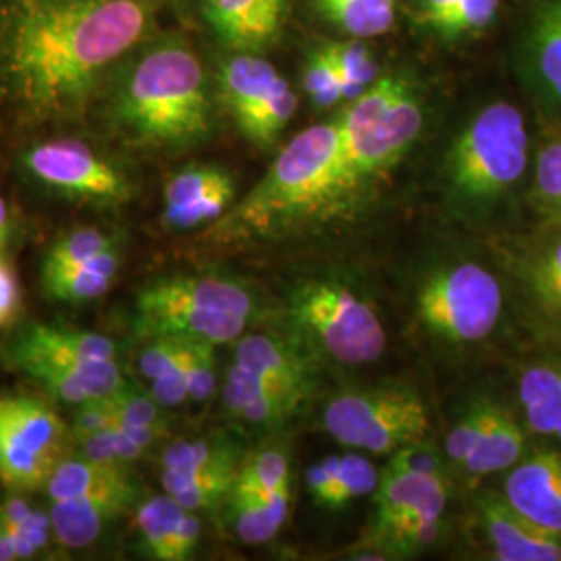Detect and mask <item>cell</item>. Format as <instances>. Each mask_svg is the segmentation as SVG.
<instances>
[{
    "instance_id": "obj_1",
    "label": "cell",
    "mask_w": 561,
    "mask_h": 561,
    "mask_svg": "<svg viewBox=\"0 0 561 561\" xmlns=\"http://www.w3.org/2000/svg\"><path fill=\"white\" fill-rule=\"evenodd\" d=\"M171 0H0V125L85 123L104 85L164 27Z\"/></svg>"
},
{
    "instance_id": "obj_2",
    "label": "cell",
    "mask_w": 561,
    "mask_h": 561,
    "mask_svg": "<svg viewBox=\"0 0 561 561\" xmlns=\"http://www.w3.org/2000/svg\"><path fill=\"white\" fill-rule=\"evenodd\" d=\"M215 76L183 32L161 27L123 60L85 123L125 150L180 154L215 131Z\"/></svg>"
},
{
    "instance_id": "obj_3",
    "label": "cell",
    "mask_w": 561,
    "mask_h": 561,
    "mask_svg": "<svg viewBox=\"0 0 561 561\" xmlns=\"http://www.w3.org/2000/svg\"><path fill=\"white\" fill-rule=\"evenodd\" d=\"M343 148L340 117L304 129L275 157L264 178L208 227L206 236L225 243L271 238L294 222L322 215Z\"/></svg>"
},
{
    "instance_id": "obj_4",
    "label": "cell",
    "mask_w": 561,
    "mask_h": 561,
    "mask_svg": "<svg viewBox=\"0 0 561 561\" xmlns=\"http://www.w3.org/2000/svg\"><path fill=\"white\" fill-rule=\"evenodd\" d=\"M530 138L520 108L497 101L479 108L451 141L443 192L451 215L481 221L518 187L528 169Z\"/></svg>"
},
{
    "instance_id": "obj_5",
    "label": "cell",
    "mask_w": 561,
    "mask_h": 561,
    "mask_svg": "<svg viewBox=\"0 0 561 561\" xmlns=\"http://www.w3.org/2000/svg\"><path fill=\"white\" fill-rule=\"evenodd\" d=\"M256 314V298L241 280L221 275H175L154 280L138 298V331L222 345L240 340Z\"/></svg>"
},
{
    "instance_id": "obj_6",
    "label": "cell",
    "mask_w": 561,
    "mask_h": 561,
    "mask_svg": "<svg viewBox=\"0 0 561 561\" xmlns=\"http://www.w3.org/2000/svg\"><path fill=\"white\" fill-rule=\"evenodd\" d=\"M83 125L42 129L48 136L30 140L18 152L23 178L62 201L119 208L136 198L138 185L119 154L90 140Z\"/></svg>"
},
{
    "instance_id": "obj_7",
    "label": "cell",
    "mask_w": 561,
    "mask_h": 561,
    "mask_svg": "<svg viewBox=\"0 0 561 561\" xmlns=\"http://www.w3.org/2000/svg\"><path fill=\"white\" fill-rule=\"evenodd\" d=\"M289 322L308 352L343 366L379 360L387 333L375 306L335 279L300 283L289 296Z\"/></svg>"
},
{
    "instance_id": "obj_8",
    "label": "cell",
    "mask_w": 561,
    "mask_h": 561,
    "mask_svg": "<svg viewBox=\"0 0 561 561\" xmlns=\"http://www.w3.org/2000/svg\"><path fill=\"white\" fill-rule=\"evenodd\" d=\"M505 294L497 275L477 261H451L421 280L414 298L422 329L445 345L489 340L502 321Z\"/></svg>"
},
{
    "instance_id": "obj_9",
    "label": "cell",
    "mask_w": 561,
    "mask_h": 561,
    "mask_svg": "<svg viewBox=\"0 0 561 561\" xmlns=\"http://www.w3.org/2000/svg\"><path fill=\"white\" fill-rule=\"evenodd\" d=\"M322 428L343 447L396 454L410 443L426 439L431 416L414 389L381 385L331 398L322 412Z\"/></svg>"
},
{
    "instance_id": "obj_10",
    "label": "cell",
    "mask_w": 561,
    "mask_h": 561,
    "mask_svg": "<svg viewBox=\"0 0 561 561\" xmlns=\"http://www.w3.org/2000/svg\"><path fill=\"white\" fill-rule=\"evenodd\" d=\"M213 76L217 101L241 136L259 148H271L298 108L289 81L264 53L240 50H221Z\"/></svg>"
},
{
    "instance_id": "obj_11",
    "label": "cell",
    "mask_w": 561,
    "mask_h": 561,
    "mask_svg": "<svg viewBox=\"0 0 561 561\" xmlns=\"http://www.w3.org/2000/svg\"><path fill=\"white\" fill-rule=\"evenodd\" d=\"M69 426L36 396H0V482L30 493L46 486L65 458Z\"/></svg>"
},
{
    "instance_id": "obj_12",
    "label": "cell",
    "mask_w": 561,
    "mask_h": 561,
    "mask_svg": "<svg viewBox=\"0 0 561 561\" xmlns=\"http://www.w3.org/2000/svg\"><path fill=\"white\" fill-rule=\"evenodd\" d=\"M422 125V104L410 92L370 131L356 138H345V148L322 215L345 208L364 196L375 183L385 180V175L419 140Z\"/></svg>"
},
{
    "instance_id": "obj_13",
    "label": "cell",
    "mask_w": 561,
    "mask_h": 561,
    "mask_svg": "<svg viewBox=\"0 0 561 561\" xmlns=\"http://www.w3.org/2000/svg\"><path fill=\"white\" fill-rule=\"evenodd\" d=\"M190 4L219 50L240 53H266L279 41L289 11V0H190Z\"/></svg>"
},
{
    "instance_id": "obj_14",
    "label": "cell",
    "mask_w": 561,
    "mask_h": 561,
    "mask_svg": "<svg viewBox=\"0 0 561 561\" xmlns=\"http://www.w3.org/2000/svg\"><path fill=\"white\" fill-rule=\"evenodd\" d=\"M520 73L545 113L561 121V0H542L524 27Z\"/></svg>"
},
{
    "instance_id": "obj_15",
    "label": "cell",
    "mask_w": 561,
    "mask_h": 561,
    "mask_svg": "<svg viewBox=\"0 0 561 561\" xmlns=\"http://www.w3.org/2000/svg\"><path fill=\"white\" fill-rule=\"evenodd\" d=\"M507 259L530 310L561 331V225H547L541 233L514 245Z\"/></svg>"
},
{
    "instance_id": "obj_16",
    "label": "cell",
    "mask_w": 561,
    "mask_h": 561,
    "mask_svg": "<svg viewBox=\"0 0 561 561\" xmlns=\"http://www.w3.org/2000/svg\"><path fill=\"white\" fill-rule=\"evenodd\" d=\"M477 510L493 560L561 561V535L526 518L503 495L484 493Z\"/></svg>"
},
{
    "instance_id": "obj_17",
    "label": "cell",
    "mask_w": 561,
    "mask_h": 561,
    "mask_svg": "<svg viewBox=\"0 0 561 561\" xmlns=\"http://www.w3.org/2000/svg\"><path fill=\"white\" fill-rule=\"evenodd\" d=\"M503 497L542 528L561 535V449L526 454L507 474Z\"/></svg>"
},
{
    "instance_id": "obj_18",
    "label": "cell",
    "mask_w": 561,
    "mask_h": 561,
    "mask_svg": "<svg viewBox=\"0 0 561 561\" xmlns=\"http://www.w3.org/2000/svg\"><path fill=\"white\" fill-rule=\"evenodd\" d=\"M306 391L268 381L261 375L231 364L222 385V405L233 421L250 428L273 431L298 410Z\"/></svg>"
},
{
    "instance_id": "obj_19",
    "label": "cell",
    "mask_w": 561,
    "mask_h": 561,
    "mask_svg": "<svg viewBox=\"0 0 561 561\" xmlns=\"http://www.w3.org/2000/svg\"><path fill=\"white\" fill-rule=\"evenodd\" d=\"M115 356V341L94 331L60 324H27L7 347V358L18 370L32 364L113 360Z\"/></svg>"
},
{
    "instance_id": "obj_20",
    "label": "cell",
    "mask_w": 561,
    "mask_h": 561,
    "mask_svg": "<svg viewBox=\"0 0 561 561\" xmlns=\"http://www.w3.org/2000/svg\"><path fill=\"white\" fill-rule=\"evenodd\" d=\"M134 500L136 486L53 502V533L62 545L71 549L88 547L101 537L102 530L111 522L117 520L121 514L129 510Z\"/></svg>"
},
{
    "instance_id": "obj_21",
    "label": "cell",
    "mask_w": 561,
    "mask_h": 561,
    "mask_svg": "<svg viewBox=\"0 0 561 561\" xmlns=\"http://www.w3.org/2000/svg\"><path fill=\"white\" fill-rule=\"evenodd\" d=\"M21 373L41 382L57 400L71 405L108 398L127 385L115 358L73 364H32Z\"/></svg>"
},
{
    "instance_id": "obj_22",
    "label": "cell",
    "mask_w": 561,
    "mask_h": 561,
    "mask_svg": "<svg viewBox=\"0 0 561 561\" xmlns=\"http://www.w3.org/2000/svg\"><path fill=\"white\" fill-rule=\"evenodd\" d=\"M518 401L526 428L561 445V356L539 358L522 368Z\"/></svg>"
},
{
    "instance_id": "obj_23",
    "label": "cell",
    "mask_w": 561,
    "mask_h": 561,
    "mask_svg": "<svg viewBox=\"0 0 561 561\" xmlns=\"http://www.w3.org/2000/svg\"><path fill=\"white\" fill-rule=\"evenodd\" d=\"M526 456V433L510 408L491 400L479 442L461 472L474 479L510 472Z\"/></svg>"
},
{
    "instance_id": "obj_24",
    "label": "cell",
    "mask_w": 561,
    "mask_h": 561,
    "mask_svg": "<svg viewBox=\"0 0 561 561\" xmlns=\"http://www.w3.org/2000/svg\"><path fill=\"white\" fill-rule=\"evenodd\" d=\"M233 362L261 375L268 381L280 382L300 391L310 387V364L298 341L280 340L268 333H250L236 341Z\"/></svg>"
},
{
    "instance_id": "obj_25",
    "label": "cell",
    "mask_w": 561,
    "mask_h": 561,
    "mask_svg": "<svg viewBox=\"0 0 561 561\" xmlns=\"http://www.w3.org/2000/svg\"><path fill=\"white\" fill-rule=\"evenodd\" d=\"M227 518L238 535L248 545L273 541L289 518L291 486L264 495H227Z\"/></svg>"
},
{
    "instance_id": "obj_26",
    "label": "cell",
    "mask_w": 561,
    "mask_h": 561,
    "mask_svg": "<svg viewBox=\"0 0 561 561\" xmlns=\"http://www.w3.org/2000/svg\"><path fill=\"white\" fill-rule=\"evenodd\" d=\"M119 268L121 254L111 248L90 261L55 271H42V280L53 300L85 304L99 300L111 289Z\"/></svg>"
},
{
    "instance_id": "obj_27",
    "label": "cell",
    "mask_w": 561,
    "mask_h": 561,
    "mask_svg": "<svg viewBox=\"0 0 561 561\" xmlns=\"http://www.w3.org/2000/svg\"><path fill=\"white\" fill-rule=\"evenodd\" d=\"M134 489V482L127 474V466H113L88 458H62L55 468L53 477L46 482V491L50 502L73 500L94 493Z\"/></svg>"
},
{
    "instance_id": "obj_28",
    "label": "cell",
    "mask_w": 561,
    "mask_h": 561,
    "mask_svg": "<svg viewBox=\"0 0 561 561\" xmlns=\"http://www.w3.org/2000/svg\"><path fill=\"white\" fill-rule=\"evenodd\" d=\"M238 470H162L164 493L192 512L208 510L227 500Z\"/></svg>"
},
{
    "instance_id": "obj_29",
    "label": "cell",
    "mask_w": 561,
    "mask_h": 561,
    "mask_svg": "<svg viewBox=\"0 0 561 561\" xmlns=\"http://www.w3.org/2000/svg\"><path fill=\"white\" fill-rule=\"evenodd\" d=\"M322 15L354 38H377L396 23V0H317Z\"/></svg>"
},
{
    "instance_id": "obj_30",
    "label": "cell",
    "mask_w": 561,
    "mask_h": 561,
    "mask_svg": "<svg viewBox=\"0 0 561 561\" xmlns=\"http://www.w3.org/2000/svg\"><path fill=\"white\" fill-rule=\"evenodd\" d=\"M445 510H447V489H443L426 502L421 503L410 516H405L393 528V533L379 547L398 556L419 553L422 549L431 547L442 535Z\"/></svg>"
},
{
    "instance_id": "obj_31",
    "label": "cell",
    "mask_w": 561,
    "mask_h": 561,
    "mask_svg": "<svg viewBox=\"0 0 561 561\" xmlns=\"http://www.w3.org/2000/svg\"><path fill=\"white\" fill-rule=\"evenodd\" d=\"M236 187L233 175L215 162H190L169 175L162 187V210L183 208L202 201L215 192Z\"/></svg>"
},
{
    "instance_id": "obj_32",
    "label": "cell",
    "mask_w": 561,
    "mask_h": 561,
    "mask_svg": "<svg viewBox=\"0 0 561 561\" xmlns=\"http://www.w3.org/2000/svg\"><path fill=\"white\" fill-rule=\"evenodd\" d=\"M291 486V460L283 445H264L240 461L233 493L264 495Z\"/></svg>"
},
{
    "instance_id": "obj_33",
    "label": "cell",
    "mask_w": 561,
    "mask_h": 561,
    "mask_svg": "<svg viewBox=\"0 0 561 561\" xmlns=\"http://www.w3.org/2000/svg\"><path fill=\"white\" fill-rule=\"evenodd\" d=\"M185 512L187 510L169 493L141 503L136 522L140 530L141 547L148 553V558L169 561L171 542Z\"/></svg>"
},
{
    "instance_id": "obj_34",
    "label": "cell",
    "mask_w": 561,
    "mask_h": 561,
    "mask_svg": "<svg viewBox=\"0 0 561 561\" xmlns=\"http://www.w3.org/2000/svg\"><path fill=\"white\" fill-rule=\"evenodd\" d=\"M162 470H238L240 449L233 442L217 439H194V442L171 443L162 451Z\"/></svg>"
},
{
    "instance_id": "obj_35",
    "label": "cell",
    "mask_w": 561,
    "mask_h": 561,
    "mask_svg": "<svg viewBox=\"0 0 561 561\" xmlns=\"http://www.w3.org/2000/svg\"><path fill=\"white\" fill-rule=\"evenodd\" d=\"M533 206L547 225H561V141L551 134L542 138L537 152Z\"/></svg>"
},
{
    "instance_id": "obj_36",
    "label": "cell",
    "mask_w": 561,
    "mask_h": 561,
    "mask_svg": "<svg viewBox=\"0 0 561 561\" xmlns=\"http://www.w3.org/2000/svg\"><path fill=\"white\" fill-rule=\"evenodd\" d=\"M381 474L377 466L360 454H345L337 456L335 477L324 502L327 510H341L354 500L366 497L377 491Z\"/></svg>"
},
{
    "instance_id": "obj_37",
    "label": "cell",
    "mask_w": 561,
    "mask_h": 561,
    "mask_svg": "<svg viewBox=\"0 0 561 561\" xmlns=\"http://www.w3.org/2000/svg\"><path fill=\"white\" fill-rule=\"evenodd\" d=\"M345 85V99L354 101L366 88L379 80V62L362 42H335L324 46Z\"/></svg>"
},
{
    "instance_id": "obj_38",
    "label": "cell",
    "mask_w": 561,
    "mask_h": 561,
    "mask_svg": "<svg viewBox=\"0 0 561 561\" xmlns=\"http://www.w3.org/2000/svg\"><path fill=\"white\" fill-rule=\"evenodd\" d=\"M115 248V238L99 227H78L60 238L46 254L42 271H55L90 261L96 254Z\"/></svg>"
},
{
    "instance_id": "obj_39",
    "label": "cell",
    "mask_w": 561,
    "mask_h": 561,
    "mask_svg": "<svg viewBox=\"0 0 561 561\" xmlns=\"http://www.w3.org/2000/svg\"><path fill=\"white\" fill-rule=\"evenodd\" d=\"M500 7L502 0H456L447 11L431 18L426 23L447 36L479 34L495 21Z\"/></svg>"
},
{
    "instance_id": "obj_40",
    "label": "cell",
    "mask_w": 561,
    "mask_h": 561,
    "mask_svg": "<svg viewBox=\"0 0 561 561\" xmlns=\"http://www.w3.org/2000/svg\"><path fill=\"white\" fill-rule=\"evenodd\" d=\"M489 408H491V398L472 401L466 408L460 421L456 422V426L449 431V435L445 439V447H443L445 461H449L451 466L461 470L463 461L468 460V456L472 454L474 445L479 442Z\"/></svg>"
},
{
    "instance_id": "obj_41",
    "label": "cell",
    "mask_w": 561,
    "mask_h": 561,
    "mask_svg": "<svg viewBox=\"0 0 561 561\" xmlns=\"http://www.w3.org/2000/svg\"><path fill=\"white\" fill-rule=\"evenodd\" d=\"M304 90L319 108H331L337 102L347 101L340 71L335 69L333 60L329 59L324 48H319L306 62Z\"/></svg>"
},
{
    "instance_id": "obj_42",
    "label": "cell",
    "mask_w": 561,
    "mask_h": 561,
    "mask_svg": "<svg viewBox=\"0 0 561 561\" xmlns=\"http://www.w3.org/2000/svg\"><path fill=\"white\" fill-rule=\"evenodd\" d=\"M192 345H194V341L169 337V335L150 337V343L144 347V352L140 354L141 377L148 381H154L162 375L175 370L178 366L187 360Z\"/></svg>"
},
{
    "instance_id": "obj_43",
    "label": "cell",
    "mask_w": 561,
    "mask_h": 561,
    "mask_svg": "<svg viewBox=\"0 0 561 561\" xmlns=\"http://www.w3.org/2000/svg\"><path fill=\"white\" fill-rule=\"evenodd\" d=\"M115 426H150L162 424L161 405L150 393H141L140 389L129 382L113 396Z\"/></svg>"
},
{
    "instance_id": "obj_44",
    "label": "cell",
    "mask_w": 561,
    "mask_h": 561,
    "mask_svg": "<svg viewBox=\"0 0 561 561\" xmlns=\"http://www.w3.org/2000/svg\"><path fill=\"white\" fill-rule=\"evenodd\" d=\"M190 401H206L217 389V360L215 345L194 343L187 360Z\"/></svg>"
},
{
    "instance_id": "obj_45",
    "label": "cell",
    "mask_w": 561,
    "mask_h": 561,
    "mask_svg": "<svg viewBox=\"0 0 561 561\" xmlns=\"http://www.w3.org/2000/svg\"><path fill=\"white\" fill-rule=\"evenodd\" d=\"M113 396L85 401V403L78 405V410L73 414V421L69 424V437L73 442L81 443L83 439L92 437L94 433H99L102 428L113 424V416H115Z\"/></svg>"
},
{
    "instance_id": "obj_46",
    "label": "cell",
    "mask_w": 561,
    "mask_h": 561,
    "mask_svg": "<svg viewBox=\"0 0 561 561\" xmlns=\"http://www.w3.org/2000/svg\"><path fill=\"white\" fill-rule=\"evenodd\" d=\"M196 343V341H194ZM194 347V345H192ZM192 354V352H190ZM190 360V356H187ZM187 360L178 366L175 370L162 375L159 379L150 381V396L157 400L161 408H178L181 403L190 401V382H187Z\"/></svg>"
},
{
    "instance_id": "obj_47",
    "label": "cell",
    "mask_w": 561,
    "mask_h": 561,
    "mask_svg": "<svg viewBox=\"0 0 561 561\" xmlns=\"http://www.w3.org/2000/svg\"><path fill=\"white\" fill-rule=\"evenodd\" d=\"M202 524L196 512L187 510L181 518L180 526L175 530V537L171 542L169 551V561H185L192 558L196 545L201 541Z\"/></svg>"
},
{
    "instance_id": "obj_48",
    "label": "cell",
    "mask_w": 561,
    "mask_h": 561,
    "mask_svg": "<svg viewBox=\"0 0 561 561\" xmlns=\"http://www.w3.org/2000/svg\"><path fill=\"white\" fill-rule=\"evenodd\" d=\"M20 308V283L15 273L0 261V327L15 317Z\"/></svg>"
},
{
    "instance_id": "obj_49",
    "label": "cell",
    "mask_w": 561,
    "mask_h": 561,
    "mask_svg": "<svg viewBox=\"0 0 561 561\" xmlns=\"http://www.w3.org/2000/svg\"><path fill=\"white\" fill-rule=\"evenodd\" d=\"M36 553L41 551L15 530L0 528V561L32 560Z\"/></svg>"
},
{
    "instance_id": "obj_50",
    "label": "cell",
    "mask_w": 561,
    "mask_h": 561,
    "mask_svg": "<svg viewBox=\"0 0 561 561\" xmlns=\"http://www.w3.org/2000/svg\"><path fill=\"white\" fill-rule=\"evenodd\" d=\"M32 505L20 495H11L7 502L0 503V528H15L32 516Z\"/></svg>"
},
{
    "instance_id": "obj_51",
    "label": "cell",
    "mask_w": 561,
    "mask_h": 561,
    "mask_svg": "<svg viewBox=\"0 0 561 561\" xmlns=\"http://www.w3.org/2000/svg\"><path fill=\"white\" fill-rule=\"evenodd\" d=\"M9 233H11V210H9V202L0 194V252L7 243Z\"/></svg>"
},
{
    "instance_id": "obj_52",
    "label": "cell",
    "mask_w": 561,
    "mask_h": 561,
    "mask_svg": "<svg viewBox=\"0 0 561 561\" xmlns=\"http://www.w3.org/2000/svg\"><path fill=\"white\" fill-rule=\"evenodd\" d=\"M454 2L456 0H421L422 18H424V21H428L431 18L443 13V11H447Z\"/></svg>"
},
{
    "instance_id": "obj_53",
    "label": "cell",
    "mask_w": 561,
    "mask_h": 561,
    "mask_svg": "<svg viewBox=\"0 0 561 561\" xmlns=\"http://www.w3.org/2000/svg\"><path fill=\"white\" fill-rule=\"evenodd\" d=\"M549 134H551V136H556V138L561 141V121H558V123L551 127V131H549Z\"/></svg>"
}]
</instances>
